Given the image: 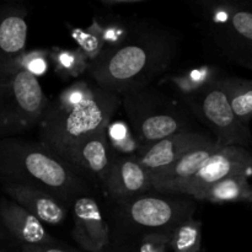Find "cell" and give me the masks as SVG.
<instances>
[{
    "label": "cell",
    "mask_w": 252,
    "mask_h": 252,
    "mask_svg": "<svg viewBox=\"0 0 252 252\" xmlns=\"http://www.w3.org/2000/svg\"><path fill=\"white\" fill-rule=\"evenodd\" d=\"M212 22L219 30L223 46L236 59L252 68V10L233 2L216 4L209 10Z\"/></svg>",
    "instance_id": "cell-10"
},
{
    "label": "cell",
    "mask_w": 252,
    "mask_h": 252,
    "mask_svg": "<svg viewBox=\"0 0 252 252\" xmlns=\"http://www.w3.org/2000/svg\"><path fill=\"white\" fill-rule=\"evenodd\" d=\"M0 179L43 189L68 207L91 191L88 180L53 150L19 138L0 139Z\"/></svg>",
    "instance_id": "cell-3"
},
{
    "label": "cell",
    "mask_w": 252,
    "mask_h": 252,
    "mask_svg": "<svg viewBox=\"0 0 252 252\" xmlns=\"http://www.w3.org/2000/svg\"><path fill=\"white\" fill-rule=\"evenodd\" d=\"M121 98L128 125L143 149L170 135L192 130L186 113L158 89H135Z\"/></svg>",
    "instance_id": "cell-5"
},
{
    "label": "cell",
    "mask_w": 252,
    "mask_h": 252,
    "mask_svg": "<svg viewBox=\"0 0 252 252\" xmlns=\"http://www.w3.org/2000/svg\"><path fill=\"white\" fill-rule=\"evenodd\" d=\"M0 221L10 240L22 245H52L58 241L44 224L9 197L0 198Z\"/></svg>",
    "instance_id": "cell-15"
},
{
    "label": "cell",
    "mask_w": 252,
    "mask_h": 252,
    "mask_svg": "<svg viewBox=\"0 0 252 252\" xmlns=\"http://www.w3.org/2000/svg\"><path fill=\"white\" fill-rule=\"evenodd\" d=\"M170 235L165 234H149L145 235L138 244L137 252H167Z\"/></svg>",
    "instance_id": "cell-26"
},
{
    "label": "cell",
    "mask_w": 252,
    "mask_h": 252,
    "mask_svg": "<svg viewBox=\"0 0 252 252\" xmlns=\"http://www.w3.org/2000/svg\"><path fill=\"white\" fill-rule=\"evenodd\" d=\"M19 250L20 252H80L59 243L52 245H22L19 246Z\"/></svg>",
    "instance_id": "cell-27"
},
{
    "label": "cell",
    "mask_w": 252,
    "mask_h": 252,
    "mask_svg": "<svg viewBox=\"0 0 252 252\" xmlns=\"http://www.w3.org/2000/svg\"><path fill=\"white\" fill-rule=\"evenodd\" d=\"M110 123H105L97 130L80 140L65 158V161L84 179L96 182L102 189L117 157L108 140Z\"/></svg>",
    "instance_id": "cell-9"
},
{
    "label": "cell",
    "mask_w": 252,
    "mask_h": 252,
    "mask_svg": "<svg viewBox=\"0 0 252 252\" xmlns=\"http://www.w3.org/2000/svg\"><path fill=\"white\" fill-rule=\"evenodd\" d=\"M142 0H103L101 1L105 5H129V4H138Z\"/></svg>",
    "instance_id": "cell-28"
},
{
    "label": "cell",
    "mask_w": 252,
    "mask_h": 252,
    "mask_svg": "<svg viewBox=\"0 0 252 252\" xmlns=\"http://www.w3.org/2000/svg\"><path fill=\"white\" fill-rule=\"evenodd\" d=\"M0 252H15V251H11V250H9L7 248H2V246H0ZM19 252H20V250H19Z\"/></svg>",
    "instance_id": "cell-30"
},
{
    "label": "cell",
    "mask_w": 252,
    "mask_h": 252,
    "mask_svg": "<svg viewBox=\"0 0 252 252\" xmlns=\"http://www.w3.org/2000/svg\"><path fill=\"white\" fill-rule=\"evenodd\" d=\"M49 59L54 71L62 80L78 79L89 70L90 62L85 54L76 48L53 47L49 49Z\"/></svg>",
    "instance_id": "cell-20"
},
{
    "label": "cell",
    "mask_w": 252,
    "mask_h": 252,
    "mask_svg": "<svg viewBox=\"0 0 252 252\" xmlns=\"http://www.w3.org/2000/svg\"><path fill=\"white\" fill-rule=\"evenodd\" d=\"M202 224L191 218L184 221L170 236L172 252H201Z\"/></svg>",
    "instance_id": "cell-23"
},
{
    "label": "cell",
    "mask_w": 252,
    "mask_h": 252,
    "mask_svg": "<svg viewBox=\"0 0 252 252\" xmlns=\"http://www.w3.org/2000/svg\"><path fill=\"white\" fill-rule=\"evenodd\" d=\"M122 105L120 95L79 79L49 100L39 125V142L65 160L80 140L111 122Z\"/></svg>",
    "instance_id": "cell-2"
},
{
    "label": "cell",
    "mask_w": 252,
    "mask_h": 252,
    "mask_svg": "<svg viewBox=\"0 0 252 252\" xmlns=\"http://www.w3.org/2000/svg\"><path fill=\"white\" fill-rule=\"evenodd\" d=\"M198 201H208L211 203H252V185L249 182V176L245 175L228 177L207 189L199 196Z\"/></svg>",
    "instance_id": "cell-19"
},
{
    "label": "cell",
    "mask_w": 252,
    "mask_h": 252,
    "mask_svg": "<svg viewBox=\"0 0 252 252\" xmlns=\"http://www.w3.org/2000/svg\"><path fill=\"white\" fill-rule=\"evenodd\" d=\"M27 9L19 4H0V75L16 73L17 61L26 53Z\"/></svg>",
    "instance_id": "cell-12"
},
{
    "label": "cell",
    "mask_w": 252,
    "mask_h": 252,
    "mask_svg": "<svg viewBox=\"0 0 252 252\" xmlns=\"http://www.w3.org/2000/svg\"><path fill=\"white\" fill-rule=\"evenodd\" d=\"M103 189L115 203L128 201L154 189L152 172L140 164L137 157L117 155Z\"/></svg>",
    "instance_id": "cell-13"
},
{
    "label": "cell",
    "mask_w": 252,
    "mask_h": 252,
    "mask_svg": "<svg viewBox=\"0 0 252 252\" xmlns=\"http://www.w3.org/2000/svg\"><path fill=\"white\" fill-rule=\"evenodd\" d=\"M48 103L38 78L30 71L0 75V139L39 127Z\"/></svg>",
    "instance_id": "cell-6"
},
{
    "label": "cell",
    "mask_w": 252,
    "mask_h": 252,
    "mask_svg": "<svg viewBox=\"0 0 252 252\" xmlns=\"http://www.w3.org/2000/svg\"><path fill=\"white\" fill-rule=\"evenodd\" d=\"M194 115L213 132L220 148L243 147L250 149L252 135L249 127L236 118L220 85V78L196 95L184 98Z\"/></svg>",
    "instance_id": "cell-7"
},
{
    "label": "cell",
    "mask_w": 252,
    "mask_h": 252,
    "mask_svg": "<svg viewBox=\"0 0 252 252\" xmlns=\"http://www.w3.org/2000/svg\"><path fill=\"white\" fill-rule=\"evenodd\" d=\"M69 29H70L71 38L75 41L78 48L85 54L90 63L96 61L105 51V42L101 36L100 27L96 19H94L93 24L86 29L71 26H69Z\"/></svg>",
    "instance_id": "cell-22"
},
{
    "label": "cell",
    "mask_w": 252,
    "mask_h": 252,
    "mask_svg": "<svg viewBox=\"0 0 252 252\" xmlns=\"http://www.w3.org/2000/svg\"><path fill=\"white\" fill-rule=\"evenodd\" d=\"M216 142L211 135L197 130L177 133L144 148L138 155L140 164L152 174L166 169L196 148Z\"/></svg>",
    "instance_id": "cell-14"
},
{
    "label": "cell",
    "mask_w": 252,
    "mask_h": 252,
    "mask_svg": "<svg viewBox=\"0 0 252 252\" xmlns=\"http://www.w3.org/2000/svg\"><path fill=\"white\" fill-rule=\"evenodd\" d=\"M115 204L111 252H130V239L139 238L140 243L149 234L171 236L196 212L194 199L180 193H145Z\"/></svg>",
    "instance_id": "cell-4"
},
{
    "label": "cell",
    "mask_w": 252,
    "mask_h": 252,
    "mask_svg": "<svg viewBox=\"0 0 252 252\" xmlns=\"http://www.w3.org/2000/svg\"><path fill=\"white\" fill-rule=\"evenodd\" d=\"M108 140L117 155L138 158L143 150V147L135 138L129 125L121 121L118 122L111 121L108 126Z\"/></svg>",
    "instance_id": "cell-24"
},
{
    "label": "cell",
    "mask_w": 252,
    "mask_h": 252,
    "mask_svg": "<svg viewBox=\"0 0 252 252\" xmlns=\"http://www.w3.org/2000/svg\"><path fill=\"white\" fill-rule=\"evenodd\" d=\"M219 149L221 148L213 142L191 150L169 167L152 174L153 189L161 193H175L176 189L193 177L202 165Z\"/></svg>",
    "instance_id": "cell-17"
},
{
    "label": "cell",
    "mask_w": 252,
    "mask_h": 252,
    "mask_svg": "<svg viewBox=\"0 0 252 252\" xmlns=\"http://www.w3.org/2000/svg\"><path fill=\"white\" fill-rule=\"evenodd\" d=\"M251 154H252V150H251Z\"/></svg>",
    "instance_id": "cell-31"
},
{
    "label": "cell",
    "mask_w": 252,
    "mask_h": 252,
    "mask_svg": "<svg viewBox=\"0 0 252 252\" xmlns=\"http://www.w3.org/2000/svg\"><path fill=\"white\" fill-rule=\"evenodd\" d=\"M179 39L166 30L145 29L113 49H105L89 66V75L101 88L122 96L150 86L170 68L179 53Z\"/></svg>",
    "instance_id": "cell-1"
},
{
    "label": "cell",
    "mask_w": 252,
    "mask_h": 252,
    "mask_svg": "<svg viewBox=\"0 0 252 252\" xmlns=\"http://www.w3.org/2000/svg\"><path fill=\"white\" fill-rule=\"evenodd\" d=\"M10 199L19 203L47 225H59L68 216V206L53 194L37 187L20 184H4Z\"/></svg>",
    "instance_id": "cell-16"
},
{
    "label": "cell",
    "mask_w": 252,
    "mask_h": 252,
    "mask_svg": "<svg viewBox=\"0 0 252 252\" xmlns=\"http://www.w3.org/2000/svg\"><path fill=\"white\" fill-rule=\"evenodd\" d=\"M97 20V19H96ZM101 36L105 42V49H113L122 46L130 36V31L120 21H108L103 24L97 20Z\"/></svg>",
    "instance_id": "cell-25"
},
{
    "label": "cell",
    "mask_w": 252,
    "mask_h": 252,
    "mask_svg": "<svg viewBox=\"0 0 252 252\" xmlns=\"http://www.w3.org/2000/svg\"><path fill=\"white\" fill-rule=\"evenodd\" d=\"M5 240H10V238H9V235H7L6 231H5L1 221H0V241H5Z\"/></svg>",
    "instance_id": "cell-29"
},
{
    "label": "cell",
    "mask_w": 252,
    "mask_h": 252,
    "mask_svg": "<svg viewBox=\"0 0 252 252\" xmlns=\"http://www.w3.org/2000/svg\"><path fill=\"white\" fill-rule=\"evenodd\" d=\"M220 85L236 118L249 127L252 120V80L225 76L220 78Z\"/></svg>",
    "instance_id": "cell-18"
},
{
    "label": "cell",
    "mask_w": 252,
    "mask_h": 252,
    "mask_svg": "<svg viewBox=\"0 0 252 252\" xmlns=\"http://www.w3.org/2000/svg\"><path fill=\"white\" fill-rule=\"evenodd\" d=\"M251 172L252 154L250 149L236 145L221 148L202 165L193 177L181 185L175 193L198 199L202 193L221 180L238 175L249 176Z\"/></svg>",
    "instance_id": "cell-8"
},
{
    "label": "cell",
    "mask_w": 252,
    "mask_h": 252,
    "mask_svg": "<svg viewBox=\"0 0 252 252\" xmlns=\"http://www.w3.org/2000/svg\"><path fill=\"white\" fill-rule=\"evenodd\" d=\"M74 226L71 236L86 252H111L110 226L103 219L100 206L91 196H84L73 203Z\"/></svg>",
    "instance_id": "cell-11"
},
{
    "label": "cell",
    "mask_w": 252,
    "mask_h": 252,
    "mask_svg": "<svg viewBox=\"0 0 252 252\" xmlns=\"http://www.w3.org/2000/svg\"><path fill=\"white\" fill-rule=\"evenodd\" d=\"M218 79V70L216 68L204 65L193 68L179 75L169 76L165 79V81L171 84L185 98L201 93L209 85L216 83Z\"/></svg>",
    "instance_id": "cell-21"
}]
</instances>
